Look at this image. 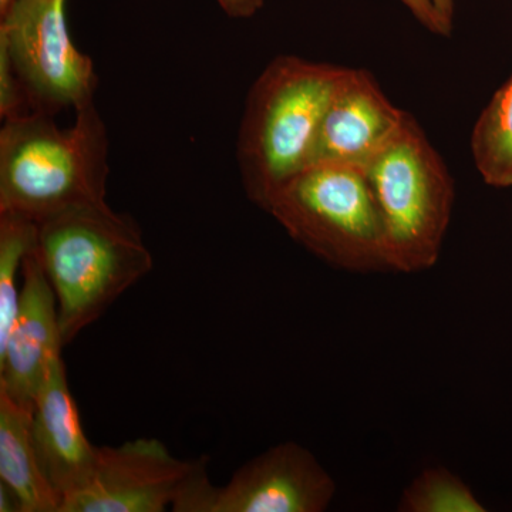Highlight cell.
Segmentation results:
<instances>
[{
	"label": "cell",
	"instance_id": "11",
	"mask_svg": "<svg viewBox=\"0 0 512 512\" xmlns=\"http://www.w3.org/2000/svg\"><path fill=\"white\" fill-rule=\"evenodd\" d=\"M30 430L43 474L62 500L89 481L99 447L84 434L63 359L53 367L37 396Z\"/></svg>",
	"mask_w": 512,
	"mask_h": 512
},
{
	"label": "cell",
	"instance_id": "21",
	"mask_svg": "<svg viewBox=\"0 0 512 512\" xmlns=\"http://www.w3.org/2000/svg\"><path fill=\"white\" fill-rule=\"evenodd\" d=\"M13 0H0V13H5Z\"/></svg>",
	"mask_w": 512,
	"mask_h": 512
},
{
	"label": "cell",
	"instance_id": "3",
	"mask_svg": "<svg viewBox=\"0 0 512 512\" xmlns=\"http://www.w3.org/2000/svg\"><path fill=\"white\" fill-rule=\"evenodd\" d=\"M343 70L335 64L279 56L252 84L237 154L247 197L262 210L309 167L323 114Z\"/></svg>",
	"mask_w": 512,
	"mask_h": 512
},
{
	"label": "cell",
	"instance_id": "8",
	"mask_svg": "<svg viewBox=\"0 0 512 512\" xmlns=\"http://www.w3.org/2000/svg\"><path fill=\"white\" fill-rule=\"evenodd\" d=\"M336 490L335 480L308 448L285 441L215 488L211 512H323Z\"/></svg>",
	"mask_w": 512,
	"mask_h": 512
},
{
	"label": "cell",
	"instance_id": "6",
	"mask_svg": "<svg viewBox=\"0 0 512 512\" xmlns=\"http://www.w3.org/2000/svg\"><path fill=\"white\" fill-rule=\"evenodd\" d=\"M0 45L36 111L76 110L93 101L97 74L72 42L64 0H13L2 13Z\"/></svg>",
	"mask_w": 512,
	"mask_h": 512
},
{
	"label": "cell",
	"instance_id": "14",
	"mask_svg": "<svg viewBox=\"0 0 512 512\" xmlns=\"http://www.w3.org/2000/svg\"><path fill=\"white\" fill-rule=\"evenodd\" d=\"M36 242V222L0 212V345L8 338L18 312L22 292L19 274Z\"/></svg>",
	"mask_w": 512,
	"mask_h": 512
},
{
	"label": "cell",
	"instance_id": "2",
	"mask_svg": "<svg viewBox=\"0 0 512 512\" xmlns=\"http://www.w3.org/2000/svg\"><path fill=\"white\" fill-rule=\"evenodd\" d=\"M36 254L56 293L64 346L154 266L137 222L107 201L39 222Z\"/></svg>",
	"mask_w": 512,
	"mask_h": 512
},
{
	"label": "cell",
	"instance_id": "20",
	"mask_svg": "<svg viewBox=\"0 0 512 512\" xmlns=\"http://www.w3.org/2000/svg\"><path fill=\"white\" fill-rule=\"evenodd\" d=\"M433 3L437 12H439L441 22L451 35L454 23V0H433Z\"/></svg>",
	"mask_w": 512,
	"mask_h": 512
},
{
	"label": "cell",
	"instance_id": "17",
	"mask_svg": "<svg viewBox=\"0 0 512 512\" xmlns=\"http://www.w3.org/2000/svg\"><path fill=\"white\" fill-rule=\"evenodd\" d=\"M407 9L412 12L414 18L419 20L429 32L439 36H450L446 26L441 22L439 12L434 6L433 0H400Z\"/></svg>",
	"mask_w": 512,
	"mask_h": 512
},
{
	"label": "cell",
	"instance_id": "13",
	"mask_svg": "<svg viewBox=\"0 0 512 512\" xmlns=\"http://www.w3.org/2000/svg\"><path fill=\"white\" fill-rule=\"evenodd\" d=\"M470 144L484 183L495 188L512 187V76L478 117Z\"/></svg>",
	"mask_w": 512,
	"mask_h": 512
},
{
	"label": "cell",
	"instance_id": "16",
	"mask_svg": "<svg viewBox=\"0 0 512 512\" xmlns=\"http://www.w3.org/2000/svg\"><path fill=\"white\" fill-rule=\"evenodd\" d=\"M25 92L15 70L5 46L0 45V114L3 120L13 119L20 116L25 109Z\"/></svg>",
	"mask_w": 512,
	"mask_h": 512
},
{
	"label": "cell",
	"instance_id": "18",
	"mask_svg": "<svg viewBox=\"0 0 512 512\" xmlns=\"http://www.w3.org/2000/svg\"><path fill=\"white\" fill-rule=\"evenodd\" d=\"M218 3L232 18H249L261 9L264 0H218Z\"/></svg>",
	"mask_w": 512,
	"mask_h": 512
},
{
	"label": "cell",
	"instance_id": "4",
	"mask_svg": "<svg viewBox=\"0 0 512 512\" xmlns=\"http://www.w3.org/2000/svg\"><path fill=\"white\" fill-rule=\"evenodd\" d=\"M363 170L382 221L390 271L414 274L433 268L453 215L456 188L414 117L409 114Z\"/></svg>",
	"mask_w": 512,
	"mask_h": 512
},
{
	"label": "cell",
	"instance_id": "9",
	"mask_svg": "<svg viewBox=\"0 0 512 512\" xmlns=\"http://www.w3.org/2000/svg\"><path fill=\"white\" fill-rule=\"evenodd\" d=\"M22 279L18 312L8 338L0 345V392L33 409L66 346L56 293L36 247L25 259Z\"/></svg>",
	"mask_w": 512,
	"mask_h": 512
},
{
	"label": "cell",
	"instance_id": "1",
	"mask_svg": "<svg viewBox=\"0 0 512 512\" xmlns=\"http://www.w3.org/2000/svg\"><path fill=\"white\" fill-rule=\"evenodd\" d=\"M109 137L94 100L76 109L72 127L33 110L0 130V212L39 222L106 201Z\"/></svg>",
	"mask_w": 512,
	"mask_h": 512
},
{
	"label": "cell",
	"instance_id": "19",
	"mask_svg": "<svg viewBox=\"0 0 512 512\" xmlns=\"http://www.w3.org/2000/svg\"><path fill=\"white\" fill-rule=\"evenodd\" d=\"M0 512H23L18 495L3 483H0Z\"/></svg>",
	"mask_w": 512,
	"mask_h": 512
},
{
	"label": "cell",
	"instance_id": "15",
	"mask_svg": "<svg viewBox=\"0 0 512 512\" xmlns=\"http://www.w3.org/2000/svg\"><path fill=\"white\" fill-rule=\"evenodd\" d=\"M397 511L485 512L487 508L456 474L444 467H431L404 488Z\"/></svg>",
	"mask_w": 512,
	"mask_h": 512
},
{
	"label": "cell",
	"instance_id": "7",
	"mask_svg": "<svg viewBox=\"0 0 512 512\" xmlns=\"http://www.w3.org/2000/svg\"><path fill=\"white\" fill-rule=\"evenodd\" d=\"M204 457L181 460L157 439L99 447L92 477L59 512H163L184 493Z\"/></svg>",
	"mask_w": 512,
	"mask_h": 512
},
{
	"label": "cell",
	"instance_id": "5",
	"mask_svg": "<svg viewBox=\"0 0 512 512\" xmlns=\"http://www.w3.org/2000/svg\"><path fill=\"white\" fill-rule=\"evenodd\" d=\"M266 212L335 269L390 271L382 221L362 167L313 164L276 192Z\"/></svg>",
	"mask_w": 512,
	"mask_h": 512
},
{
	"label": "cell",
	"instance_id": "10",
	"mask_svg": "<svg viewBox=\"0 0 512 512\" xmlns=\"http://www.w3.org/2000/svg\"><path fill=\"white\" fill-rule=\"evenodd\" d=\"M407 117L409 113L387 99L372 74L345 67L323 114L309 167L346 164L365 168Z\"/></svg>",
	"mask_w": 512,
	"mask_h": 512
},
{
	"label": "cell",
	"instance_id": "12",
	"mask_svg": "<svg viewBox=\"0 0 512 512\" xmlns=\"http://www.w3.org/2000/svg\"><path fill=\"white\" fill-rule=\"evenodd\" d=\"M32 413L0 392V483L18 495L23 512H59L62 498L43 474L33 446Z\"/></svg>",
	"mask_w": 512,
	"mask_h": 512
}]
</instances>
